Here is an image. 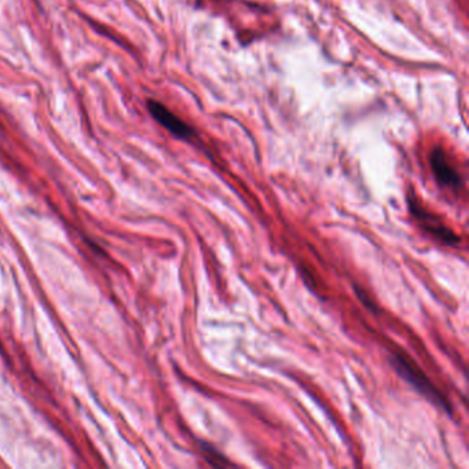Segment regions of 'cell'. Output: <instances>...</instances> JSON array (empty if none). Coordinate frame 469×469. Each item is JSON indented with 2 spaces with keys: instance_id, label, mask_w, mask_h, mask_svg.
Segmentation results:
<instances>
[{
  "instance_id": "1",
  "label": "cell",
  "mask_w": 469,
  "mask_h": 469,
  "mask_svg": "<svg viewBox=\"0 0 469 469\" xmlns=\"http://www.w3.org/2000/svg\"><path fill=\"white\" fill-rule=\"evenodd\" d=\"M391 363L395 368L396 373L403 380L408 381L411 387L421 393L426 401H430L433 405L448 411L450 415L451 405L448 398L443 395L442 391L439 390L430 378L424 375L423 370L413 361H410L408 355L393 353V357H391Z\"/></svg>"
},
{
  "instance_id": "2",
  "label": "cell",
  "mask_w": 469,
  "mask_h": 469,
  "mask_svg": "<svg viewBox=\"0 0 469 469\" xmlns=\"http://www.w3.org/2000/svg\"><path fill=\"white\" fill-rule=\"evenodd\" d=\"M409 208H410V212L413 213V217L416 218L418 225L426 233H430L431 235L448 245H457L460 242V237L453 230L449 229L448 226L439 219L436 215L428 212L425 208L421 207L415 197L409 198Z\"/></svg>"
},
{
  "instance_id": "3",
  "label": "cell",
  "mask_w": 469,
  "mask_h": 469,
  "mask_svg": "<svg viewBox=\"0 0 469 469\" xmlns=\"http://www.w3.org/2000/svg\"><path fill=\"white\" fill-rule=\"evenodd\" d=\"M147 105L150 116L162 127H164L170 134L183 140H190L195 137V130L187 122H183L179 116H177L174 112H171L162 102L149 99Z\"/></svg>"
},
{
  "instance_id": "4",
  "label": "cell",
  "mask_w": 469,
  "mask_h": 469,
  "mask_svg": "<svg viewBox=\"0 0 469 469\" xmlns=\"http://www.w3.org/2000/svg\"><path fill=\"white\" fill-rule=\"evenodd\" d=\"M431 170H433L435 179L439 185L449 189L458 190L463 187L460 174L453 167L448 155L442 147H433L430 155Z\"/></svg>"
}]
</instances>
